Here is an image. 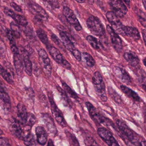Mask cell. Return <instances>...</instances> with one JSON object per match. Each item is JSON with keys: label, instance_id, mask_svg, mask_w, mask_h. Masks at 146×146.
Segmentation results:
<instances>
[{"label": "cell", "instance_id": "obj_1", "mask_svg": "<svg viewBox=\"0 0 146 146\" xmlns=\"http://www.w3.org/2000/svg\"><path fill=\"white\" fill-rule=\"evenodd\" d=\"M116 123L119 131L130 143L134 146H141V141L139 139L137 134L129 127L125 123L121 120H117Z\"/></svg>", "mask_w": 146, "mask_h": 146}, {"label": "cell", "instance_id": "obj_2", "mask_svg": "<svg viewBox=\"0 0 146 146\" xmlns=\"http://www.w3.org/2000/svg\"><path fill=\"white\" fill-rule=\"evenodd\" d=\"M92 83L96 94L103 102L107 101L106 86L101 74L97 71L94 73L92 77Z\"/></svg>", "mask_w": 146, "mask_h": 146}, {"label": "cell", "instance_id": "obj_3", "mask_svg": "<svg viewBox=\"0 0 146 146\" xmlns=\"http://www.w3.org/2000/svg\"><path fill=\"white\" fill-rule=\"evenodd\" d=\"M86 25L90 31L95 36L103 37L105 35L104 27L98 17L91 15L88 18Z\"/></svg>", "mask_w": 146, "mask_h": 146}, {"label": "cell", "instance_id": "obj_4", "mask_svg": "<svg viewBox=\"0 0 146 146\" xmlns=\"http://www.w3.org/2000/svg\"><path fill=\"white\" fill-rule=\"evenodd\" d=\"M86 105L90 117L94 122L100 125L103 124L107 126L111 125L110 122L109 121L108 119L105 117L101 114L100 111L98 110L97 108H95L90 102H86Z\"/></svg>", "mask_w": 146, "mask_h": 146}, {"label": "cell", "instance_id": "obj_5", "mask_svg": "<svg viewBox=\"0 0 146 146\" xmlns=\"http://www.w3.org/2000/svg\"><path fill=\"white\" fill-rule=\"evenodd\" d=\"M60 35L64 47L72 53L77 61H80L82 60L81 54L76 48L67 33L63 31H60Z\"/></svg>", "mask_w": 146, "mask_h": 146}, {"label": "cell", "instance_id": "obj_6", "mask_svg": "<svg viewBox=\"0 0 146 146\" xmlns=\"http://www.w3.org/2000/svg\"><path fill=\"white\" fill-rule=\"evenodd\" d=\"M106 17L112 29L117 34L125 36L124 32V26L120 21L118 17L112 11H108L106 14Z\"/></svg>", "mask_w": 146, "mask_h": 146}, {"label": "cell", "instance_id": "obj_7", "mask_svg": "<svg viewBox=\"0 0 146 146\" xmlns=\"http://www.w3.org/2000/svg\"><path fill=\"white\" fill-rule=\"evenodd\" d=\"M48 97L49 100L50 107H51V112L53 117L60 126H61L62 127H66L67 126V123L65 121V119H64L63 114L56 104L52 95L50 93H48Z\"/></svg>", "mask_w": 146, "mask_h": 146}, {"label": "cell", "instance_id": "obj_8", "mask_svg": "<svg viewBox=\"0 0 146 146\" xmlns=\"http://www.w3.org/2000/svg\"><path fill=\"white\" fill-rule=\"evenodd\" d=\"M39 63L46 75L50 76L52 73V67L48 54L43 49H40L38 51Z\"/></svg>", "mask_w": 146, "mask_h": 146}, {"label": "cell", "instance_id": "obj_9", "mask_svg": "<svg viewBox=\"0 0 146 146\" xmlns=\"http://www.w3.org/2000/svg\"><path fill=\"white\" fill-rule=\"evenodd\" d=\"M48 49L51 57L57 63L60 64L66 69H71L72 68L71 64L64 58L58 49L55 47L50 46Z\"/></svg>", "mask_w": 146, "mask_h": 146}, {"label": "cell", "instance_id": "obj_10", "mask_svg": "<svg viewBox=\"0 0 146 146\" xmlns=\"http://www.w3.org/2000/svg\"><path fill=\"white\" fill-rule=\"evenodd\" d=\"M62 14L67 20L68 22L77 31H80L82 27L76 18L74 13L70 8L66 6L63 7Z\"/></svg>", "mask_w": 146, "mask_h": 146}, {"label": "cell", "instance_id": "obj_11", "mask_svg": "<svg viewBox=\"0 0 146 146\" xmlns=\"http://www.w3.org/2000/svg\"><path fill=\"white\" fill-rule=\"evenodd\" d=\"M99 137L108 146H120L110 131L107 129L100 127L97 130Z\"/></svg>", "mask_w": 146, "mask_h": 146}, {"label": "cell", "instance_id": "obj_12", "mask_svg": "<svg viewBox=\"0 0 146 146\" xmlns=\"http://www.w3.org/2000/svg\"><path fill=\"white\" fill-rule=\"evenodd\" d=\"M112 12L118 17H123L127 13L128 9L123 2L120 0L111 1L109 3Z\"/></svg>", "mask_w": 146, "mask_h": 146}, {"label": "cell", "instance_id": "obj_13", "mask_svg": "<svg viewBox=\"0 0 146 146\" xmlns=\"http://www.w3.org/2000/svg\"><path fill=\"white\" fill-rule=\"evenodd\" d=\"M106 30L110 34L111 43L114 49L117 52H121L123 49V45L121 38L109 25L106 26Z\"/></svg>", "mask_w": 146, "mask_h": 146}, {"label": "cell", "instance_id": "obj_14", "mask_svg": "<svg viewBox=\"0 0 146 146\" xmlns=\"http://www.w3.org/2000/svg\"><path fill=\"white\" fill-rule=\"evenodd\" d=\"M29 7L36 13L35 19L38 21H42L48 19V15L45 10L40 5L36 3H30L29 4Z\"/></svg>", "mask_w": 146, "mask_h": 146}, {"label": "cell", "instance_id": "obj_15", "mask_svg": "<svg viewBox=\"0 0 146 146\" xmlns=\"http://www.w3.org/2000/svg\"><path fill=\"white\" fill-rule=\"evenodd\" d=\"M21 58L24 61V67L26 73L29 76L32 74V63L30 60L29 53L25 48H21Z\"/></svg>", "mask_w": 146, "mask_h": 146}, {"label": "cell", "instance_id": "obj_16", "mask_svg": "<svg viewBox=\"0 0 146 146\" xmlns=\"http://www.w3.org/2000/svg\"><path fill=\"white\" fill-rule=\"evenodd\" d=\"M42 118L48 132L53 135H56L57 128L52 117L48 113H44L42 114Z\"/></svg>", "mask_w": 146, "mask_h": 146}, {"label": "cell", "instance_id": "obj_17", "mask_svg": "<svg viewBox=\"0 0 146 146\" xmlns=\"http://www.w3.org/2000/svg\"><path fill=\"white\" fill-rule=\"evenodd\" d=\"M113 71L115 75L123 83L127 85L131 83V77L125 69L115 67L113 68Z\"/></svg>", "mask_w": 146, "mask_h": 146}, {"label": "cell", "instance_id": "obj_18", "mask_svg": "<svg viewBox=\"0 0 146 146\" xmlns=\"http://www.w3.org/2000/svg\"><path fill=\"white\" fill-rule=\"evenodd\" d=\"M9 130L14 135L19 139H22L24 138V133L21 127L20 123L14 118L13 119L10 123Z\"/></svg>", "mask_w": 146, "mask_h": 146}, {"label": "cell", "instance_id": "obj_19", "mask_svg": "<svg viewBox=\"0 0 146 146\" xmlns=\"http://www.w3.org/2000/svg\"><path fill=\"white\" fill-rule=\"evenodd\" d=\"M35 132L38 144L44 146L48 140V134L46 130L43 127L38 126L36 128Z\"/></svg>", "mask_w": 146, "mask_h": 146}, {"label": "cell", "instance_id": "obj_20", "mask_svg": "<svg viewBox=\"0 0 146 146\" xmlns=\"http://www.w3.org/2000/svg\"><path fill=\"white\" fill-rule=\"evenodd\" d=\"M17 115L19 121L21 124L25 126L27 119L28 113L25 106L21 103H19L17 106Z\"/></svg>", "mask_w": 146, "mask_h": 146}, {"label": "cell", "instance_id": "obj_21", "mask_svg": "<svg viewBox=\"0 0 146 146\" xmlns=\"http://www.w3.org/2000/svg\"><path fill=\"white\" fill-rule=\"evenodd\" d=\"M123 57L129 64L132 67H136L139 64V59L136 55L133 52H125Z\"/></svg>", "mask_w": 146, "mask_h": 146}, {"label": "cell", "instance_id": "obj_22", "mask_svg": "<svg viewBox=\"0 0 146 146\" xmlns=\"http://www.w3.org/2000/svg\"><path fill=\"white\" fill-rule=\"evenodd\" d=\"M124 32L125 35L132 38L135 40H139L140 38V35L139 30L135 27L124 26Z\"/></svg>", "mask_w": 146, "mask_h": 146}, {"label": "cell", "instance_id": "obj_23", "mask_svg": "<svg viewBox=\"0 0 146 146\" xmlns=\"http://www.w3.org/2000/svg\"><path fill=\"white\" fill-rule=\"evenodd\" d=\"M13 61L16 73L18 75H20L23 72L24 66L22 58L19 54L14 55Z\"/></svg>", "mask_w": 146, "mask_h": 146}, {"label": "cell", "instance_id": "obj_24", "mask_svg": "<svg viewBox=\"0 0 146 146\" xmlns=\"http://www.w3.org/2000/svg\"><path fill=\"white\" fill-rule=\"evenodd\" d=\"M120 88L122 91L129 97L132 99L134 101H137V102L140 101V97H139L138 94L135 91H133L129 87L124 85H121L120 86Z\"/></svg>", "mask_w": 146, "mask_h": 146}, {"label": "cell", "instance_id": "obj_25", "mask_svg": "<svg viewBox=\"0 0 146 146\" xmlns=\"http://www.w3.org/2000/svg\"><path fill=\"white\" fill-rule=\"evenodd\" d=\"M36 34L38 37L39 38L40 41L45 45L47 49H48L50 45L49 42L48 36L46 34V33L42 29H38L37 30Z\"/></svg>", "mask_w": 146, "mask_h": 146}, {"label": "cell", "instance_id": "obj_26", "mask_svg": "<svg viewBox=\"0 0 146 146\" xmlns=\"http://www.w3.org/2000/svg\"><path fill=\"white\" fill-rule=\"evenodd\" d=\"M82 59H83L86 65L89 67H93L95 64V61L91 55L87 52H83L81 54Z\"/></svg>", "mask_w": 146, "mask_h": 146}, {"label": "cell", "instance_id": "obj_27", "mask_svg": "<svg viewBox=\"0 0 146 146\" xmlns=\"http://www.w3.org/2000/svg\"><path fill=\"white\" fill-rule=\"evenodd\" d=\"M24 144L26 146H38L36 141L33 134L28 133L23 138Z\"/></svg>", "mask_w": 146, "mask_h": 146}, {"label": "cell", "instance_id": "obj_28", "mask_svg": "<svg viewBox=\"0 0 146 146\" xmlns=\"http://www.w3.org/2000/svg\"><path fill=\"white\" fill-rule=\"evenodd\" d=\"M0 75H1L3 78L6 81H7L8 83L10 85H13V84L14 81L13 80V76L1 64H0Z\"/></svg>", "mask_w": 146, "mask_h": 146}, {"label": "cell", "instance_id": "obj_29", "mask_svg": "<svg viewBox=\"0 0 146 146\" xmlns=\"http://www.w3.org/2000/svg\"><path fill=\"white\" fill-rule=\"evenodd\" d=\"M108 91L109 95L115 103L118 104L121 103L122 100L121 97L113 88L111 87H109Z\"/></svg>", "mask_w": 146, "mask_h": 146}, {"label": "cell", "instance_id": "obj_30", "mask_svg": "<svg viewBox=\"0 0 146 146\" xmlns=\"http://www.w3.org/2000/svg\"><path fill=\"white\" fill-rule=\"evenodd\" d=\"M12 18L15 21L17 24H19L22 26H27L28 24V21L25 17L21 15L15 13Z\"/></svg>", "mask_w": 146, "mask_h": 146}, {"label": "cell", "instance_id": "obj_31", "mask_svg": "<svg viewBox=\"0 0 146 146\" xmlns=\"http://www.w3.org/2000/svg\"><path fill=\"white\" fill-rule=\"evenodd\" d=\"M36 121V118L34 115L31 113H28L26 122L25 125L27 130H29L31 129L32 127L35 124Z\"/></svg>", "mask_w": 146, "mask_h": 146}, {"label": "cell", "instance_id": "obj_32", "mask_svg": "<svg viewBox=\"0 0 146 146\" xmlns=\"http://www.w3.org/2000/svg\"><path fill=\"white\" fill-rule=\"evenodd\" d=\"M62 86L66 93H67V95L68 94L69 96H70V97L74 99H75V100H77L79 99V97H78L77 94L72 90V89L67 84H66V83H64V82H62Z\"/></svg>", "mask_w": 146, "mask_h": 146}, {"label": "cell", "instance_id": "obj_33", "mask_svg": "<svg viewBox=\"0 0 146 146\" xmlns=\"http://www.w3.org/2000/svg\"><path fill=\"white\" fill-rule=\"evenodd\" d=\"M10 28L13 35L16 39H19L21 35V31L19 26L16 23L12 22L10 23Z\"/></svg>", "mask_w": 146, "mask_h": 146}, {"label": "cell", "instance_id": "obj_34", "mask_svg": "<svg viewBox=\"0 0 146 146\" xmlns=\"http://www.w3.org/2000/svg\"><path fill=\"white\" fill-rule=\"evenodd\" d=\"M57 89L58 91L60 93L61 96L62 97V99L66 103L67 105H68L69 107H72V102H71V100L69 99L68 96L67 94L66 93L65 91L64 90H62V89L59 86H57Z\"/></svg>", "mask_w": 146, "mask_h": 146}, {"label": "cell", "instance_id": "obj_35", "mask_svg": "<svg viewBox=\"0 0 146 146\" xmlns=\"http://www.w3.org/2000/svg\"><path fill=\"white\" fill-rule=\"evenodd\" d=\"M86 39L93 48L96 50H98L99 49V42H98V40L97 38L92 35H88L86 37Z\"/></svg>", "mask_w": 146, "mask_h": 146}, {"label": "cell", "instance_id": "obj_36", "mask_svg": "<svg viewBox=\"0 0 146 146\" xmlns=\"http://www.w3.org/2000/svg\"><path fill=\"white\" fill-rule=\"evenodd\" d=\"M0 99L3 103L7 104H10V99L9 96L5 91V89H0Z\"/></svg>", "mask_w": 146, "mask_h": 146}, {"label": "cell", "instance_id": "obj_37", "mask_svg": "<svg viewBox=\"0 0 146 146\" xmlns=\"http://www.w3.org/2000/svg\"><path fill=\"white\" fill-rule=\"evenodd\" d=\"M51 39L54 43H55L58 47H60L62 49H63L64 46L63 45V43L62 41H61V40L59 39V38L56 35H55L54 34H52L51 36Z\"/></svg>", "mask_w": 146, "mask_h": 146}, {"label": "cell", "instance_id": "obj_38", "mask_svg": "<svg viewBox=\"0 0 146 146\" xmlns=\"http://www.w3.org/2000/svg\"><path fill=\"white\" fill-rule=\"evenodd\" d=\"M85 141L86 146H99L95 140L91 136H87L85 139Z\"/></svg>", "mask_w": 146, "mask_h": 146}, {"label": "cell", "instance_id": "obj_39", "mask_svg": "<svg viewBox=\"0 0 146 146\" xmlns=\"http://www.w3.org/2000/svg\"><path fill=\"white\" fill-rule=\"evenodd\" d=\"M6 35L8 39L9 40L10 45L15 44V41L14 36L13 35L11 30L9 29H7L6 30Z\"/></svg>", "mask_w": 146, "mask_h": 146}, {"label": "cell", "instance_id": "obj_40", "mask_svg": "<svg viewBox=\"0 0 146 146\" xmlns=\"http://www.w3.org/2000/svg\"><path fill=\"white\" fill-rule=\"evenodd\" d=\"M6 53V47L4 42L0 38V57H3Z\"/></svg>", "mask_w": 146, "mask_h": 146}, {"label": "cell", "instance_id": "obj_41", "mask_svg": "<svg viewBox=\"0 0 146 146\" xmlns=\"http://www.w3.org/2000/svg\"><path fill=\"white\" fill-rule=\"evenodd\" d=\"M44 2L47 3L53 9L59 8L60 7V4L57 1H45Z\"/></svg>", "mask_w": 146, "mask_h": 146}, {"label": "cell", "instance_id": "obj_42", "mask_svg": "<svg viewBox=\"0 0 146 146\" xmlns=\"http://www.w3.org/2000/svg\"><path fill=\"white\" fill-rule=\"evenodd\" d=\"M0 146H11L7 139L0 137Z\"/></svg>", "mask_w": 146, "mask_h": 146}, {"label": "cell", "instance_id": "obj_43", "mask_svg": "<svg viewBox=\"0 0 146 146\" xmlns=\"http://www.w3.org/2000/svg\"><path fill=\"white\" fill-rule=\"evenodd\" d=\"M10 47H11V51H12V52L14 55L19 54V48L17 47L16 44L10 45Z\"/></svg>", "mask_w": 146, "mask_h": 146}, {"label": "cell", "instance_id": "obj_44", "mask_svg": "<svg viewBox=\"0 0 146 146\" xmlns=\"http://www.w3.org/2000/svg\"><path fill=\"white\" fill-rule=\"evenodd\" d=\"M4 13L6 15H8V16H10V17H13V15H14L15 13L12 10V9H10L8 7H5L4 9Z\"/></svg>", "mask_w": 146, "mask_h": 146}, {"label": "cell", "instance_id": "obj_45", "mask_svg": "<svg viewBox=\"0 0 146 146\" xmlns=\"http://www.w3.org/2000/svg\"><path fill=\"white\" fill-rule=\"evenodd\" d=\"M10 5H11V7H12L15 10H16L17 12H22V9H21V7L19 5H18V4H16L15 3L12 2H11V3H10Z\"/></svg>", "mask_w": 146, "mask_h": 146}, {"label": "cell", "instance_id": "obj_46", "mask_svg": "<svg viewBox=\"0 0 146 146\" xmlns=\"http://www.w3.org/2000/svg\"><path fill=\"white\" fill-rule=\"evenodd\" d=\"M139 21L140 22L141 24L146 28V18L144 16H141V15H138Z\"/></svg>", "mask_w": 146, "mask_h": 146}, {"label": "cell", "instance_id": "obj_47", "mask_svg": "<svg viewBox=\"0 0 146 146\" xmlns=\"http://www.w3.org/2000/svg\"><path fill=\"white\" fill-rule=\"evenodd\" d=\"M140 79L142 81V82L145 83V84H143V85H146V74L145 73H143L141 74Z\"/></svg>", "mask_w": 146, "mask_h": 146}, {"label": "cell", "instance_id": "obj_48", "mask_svg": "<svg viewBox=\"0 0 146 146\" xmlns=\"http://www.w3.org/2000/svg\"><path fill=\"white\" fill-rule=\"evenodd\" d=\"M142 36H143V39L145 42V44L146 46V29H143L142 30Z\"/></svg>", "mask_w": 146, "mask_h": 146}, {"label": "cell", "instance_id": "obj_49", "mask_svg": "<svg viewBox=\"0 0 146 146\" xmlns=\"http://www.w3.org/2000/svg\"><path fill=\"white\" fill-rule=\"evenodd\" d=\"M47 146H55L54 142H53V141L52 140L50 139L48 141Z\"/></svg>", "mask_w": 146, "mask_h": 146}, {"label": "cell", "instance_id": "obj_50", "mask_svg": "<svg viewBox=\"0 0 146 146\" xmlns=\"http://www.w3.org/2000/svg\"><path fill=\"white\" fill-rule=\"evenodd\" d=\"M141 146H146V141H142L141 142Z\"/></svg>", "mask_w": 146, "mask_h": 146}, {"label": "cell", "instance_id": "obj_51", "mask_svg": "<svg viewBox=\"0 0 146 146\" xmlns=\"http://www.w3.org/2000/svg\"><path fill=\"white\" fill-rule=\"evenodd\" d=\"M142 3H143V5H144V7H145V9L146 10V0H144V1H142Z\"/></svg>", "mask_w": 146, "mask_h": 146}, {"label": "cell", "instance_id": "obj_52", "mask_svg": "<svg viewBox=\"0 0 146 146\" xmlns=\"http://www.w3.org/2000/svg\"><path fill=\"white\" fill-rule=\"evenodd\" d=\"M143 63H144V65H145V67H146V57L145 58H144L143 60Z\"/></svg>", "mask_w": 146, "mask_h": 146}, {"label": "cell", "instance_id": "obj_53", "mask_svg": "<svg viewBox=\"0 0 146 146\" xmlns=\"http://www.w3.org/2000/svg\"><path fill=\"white\" fill-rule=\"evenodd\" d=\"M77 2L79 3H82L85 2V1L84 0H79V1H76Z\"/></svg>", "mask_w": 146, "mask_h": 146}, {"label": "cell", "instance_id": "obj_54", "mask_svg": "<svg viewBox=\"0 0 146 146\" xmlns=\"http://www.w3.org/2000/svg\"><path fill=\"white\" fill-rule=\"evenodd\" d=\"M3 15L0 13V21H3Z\"/></svg>", "mask_w": 146, "mask_h": 146}, {"label": "cell", "instance_id": "obj_55", "mask_svg": "<svg viewBox=\"0 0 146 146\" xmlns=\"http://www.w3.org/2000/svg\"><path fill=\"white\" fill-rule=\"evenodd\" d=\"M142 88H143L144 90L146 92V85H142Z\"/></svg>", "mask_w": 146, "mask_h": 146}, {"label": "cell", "instance_id": "obj_56", "mask_svg": "<svg viewBox=\"0 0 146 146\" xmlns=\"http://www.w3.org/2000/svg\"><path fill=\"white\" fill-rule=\"evenodd\" d=\"M3 134V132L2 131L1 129H0V135H2Z\"/></svg>", "mask_w": 146, "mask_h": 146}, {"label": "cell", "instance_id": "obj_57", "mask_svg": "<svg viewBox=\"0 0 146 146\" xmlns=\"http://www.w3.org/2000/svg\"></svg>", "mask_w": 146, "mask_h": 146}]
</instances>
